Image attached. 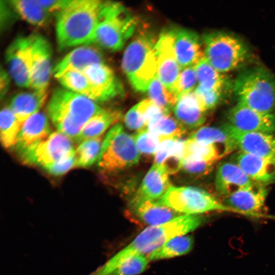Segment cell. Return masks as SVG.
<instances>
[{
  "label": "cell",
  "mask_w": 275,
  "mask_h": 275,
  "mask_svg": "<svg viewBox=\"0 0 275 275\" xmlns=\"http://www.w3.org/2000/svg\"><path fill=\"white\" fill-rule=\"evenodd\" d=\"M203 220L199 215L182 214L166 223L148 226L91 275H108L126 259L135 255L147 256L171 238L195 230Z\"/></svg>",
  "instance_id": "obj_1"
},
{
  "label": "cell",
  "mask_w": 275,
  "mask_h": 275,
  "mask_svg": "<svg viewBox=\"0 0 275 275\" xmlns=\"http://www.w3.org/2000/svg\"><path fill=\"white\" fill-rule=\"evenodd\" d=\"M103 1L72 0L57 13L56 32L61 49L93 43Z\"/></svg>",
  "instance_id": "obj_2"
},
{
  "label": "cell",
  "mask_w": 275,
  "mask_h": 275,
  "mask_svg": "<svg viewBox=\"0 0 275 275\" xmlns=\"http://www.w3.org/2000/svg\"><path fill=\"white\" fill-rule=\"evenodd\" d=\"M103 109L96 102L65 88H57L48 104V116L58 131L75 142L85 124Z\"/></svg>",
  "instance_id": "obj_3"
},
{
  "label": "cell",
  "mask_w": 275,
  "mask_h": 275,
  "mask_svg": "<svg viewBox=\"0 0 275 275\" xmlns=\"http://www.w3.org/2000/svg\"><path fill=\"white\" fill-rule=\"evenodd\" d=\"M156 42L154 37L150 33L141 32L133 39L124 52L123 70L132 86L138 91H147L156 76Z\"/></svg>",
  "instance_id": "obj_4"
},
{
  "label": "cell",
  "mask_w": 275,
  "mask_h": 275,
  "mask_svg": "<svg viewBox=\"0 0 275 275\" xmlns=\"http://www.w3.org/2000/svg\"><path fill=\"white\" fill-rule=\"evenodd\" d=\"M233 89L238 103L259 112L271 114L275 108V77L262 67L240 73Z\"/></svg>",
  "instance_id": "obj_5"
},
{
  "label": "cell",
  "mask_w": 275,
  "mask_h": 275,
  "mask_svg": "<svg viewBox=\"0 0 275 275\" xmlns=\"http://www.w3.org/2000/svg\"><path fill=\"white\" fill-rule=\"evenodd\" d=\"M135 17L123 5L103 1L93 43L111 51H119L134 33Z\"/></svg>",
  "instance_id": "obj_6"
},
{
  "label": "cell",
  "mask_w": 275,
  "mask_h": 275,
  "mask_svg": "<svg viewBox=\"0 0 275 275\" xmlns=\"http://www.w3.org/2000/svg\"><path fill=\"white\" fill-rule=\"evenodd\" d=\"M203 39L205 58L222 73L241 67L250 58L246 45L232 34L214 31L204 34Z\"/></svg>",
  "instance_id": "obj_7"
},
{
  "label": "cell",
  "mask_w": 275,
  "mask_h": 275,
  "mask_svg": "<svg viewBox=\"0 0 275 275\" xmlns=\"http://www.w3.org/2000/svg\"><path fill=\"white\" fill-rule=\"evenodd\" d=\"M140 154L134 137L126 132L122 125L116 124L102 141L98 166L105 172H117L136 164Z\"/></svg>",
  "instance_id": "obj_8"
},
{
  "label": "cell",
  "mask_w": 275,
  "mask_h": 275,
  "mask_svg": "<svg viewBox=\"0 0 275 275\" xmlns=\"http://www.w3.org/2000/svg\"><path fill=\"white\" fill-rule=\"evenodd\" d=\"M158 200L183 214L198 215L217 211L233 212L221 200L196 187L171 185Z\"/></svg>",
  "instance_id": "obj_9"
},
{
  "label": "cell",
  "mask_w": 275,
  "mask_h": 275,
  "mask_svg": "<svg viewBox=\"0 0 275 275\" xmlns=\"http://www.w3.org/2000/svg\"><path fill=\"white\" fill-rule=\"evenodd\" d=\"M71 140L55 131L46 138L29 147L19 154L21 160L28 165L47 167L75 154Z\"/></svg>",
  "instance_id": "obj_10"
},
{
  "label": "cell",
  "mask_w": 275,
  "mask_h": 275,
  "mask_svg": "<svg viewBox=\"0 0 275 275\" xmlns=\"http://www.w3.org/2000/svg\"><path fill=\"white\" fill-rule=\"evenodd\" d=\"M33 34L16 38L8 46L5 59L9 74L22 88L30 87Z\"/></svg>",
  "instance_id": "obj_11"
},
{
  "label": "cell",
  "mask_w": 275,
  "mask_h": 275,
  "mask_svg": "<svg viewBox=\"0 0 275 275\" xmlns=\"http://www.w3.org/2000/svg\"><path fill=\"white\" fill-rule=\"evenodd\" d=\"M155 50L157 58L156 77L168 90L176 95L182 68L175 56L171 30L164 31L160 35Z\"/></svg>",
  "instance_id": "obj_12"
},
{
  "label": "cell",
  "mask_w": 275,
  "mask_h": 275,
  "mask_svg": "<svg viewBox=\"0 0 275 275\" xmlns=\"http://www.w3.org/2000/svg\"><path fill=\"white\" fill-rule=\"evenodd\" d=\"M223 128L239 152L264 157H275V137L267 133L238 130L228 123Z\"/></svg>",
  "instance_id": "obj_13"
},
{
  "label": "cell",
  "mask_w": 275,
  "mask_h": 275,
  "mask_svg": "<svg viewBox=\"0 0 275 275\" xmlns=\"http://www.w3.org/2000/svg\"><path fill=\"white\" fill-rule=\"evenodd\" d=\"M228 124L244 131L272 134L275 132V115L255 111L237 103L227 114Z\"/></svg>",
  "instance_id": "obj_14"
},
{
  "label": "cell",
  "mask_w": 275,
  "mask_h": 275,
  "mask_svg": "<svg viewBox=\"0 0 275 275\" xmlns=\"http://www.w3.org/2000/svg\"><path fill=\"white\" fill-rule=\"evenodd\" d=\"M51 56L48 41L33 34L30 87L33 90L47 91L51 72Z\"/></svg>",
  "instance_id": "obj_15"
},
{
  "label": "cell",
  "mask_w": 275,
  "mask_h": 275,
  "mask_svg": "<svg viewBox=\"0 0 275 275\" xmlns=\"http://www.w3.org/2000/svg\"><path fill=\"white\" fill-rule=\"evenodd\" d=\"M268 193L267 186L255 183L225 198L222 202L233 212L257 216L264 209Z\"/></svg>",
  "instance_id": "obj_16"
},
{
  "label": "cell",
  "mask_w": 275,
  "mask_h": 275,
  "mask_svg": "<svg viewBox=\"0 0 275 275\" xmlns=\"http://www.w3.org/2000/svg\"><path fill=\"white\" fill-rule=\"evenodd\" d=\"M82 72L94 89L96 102L106 101L123 94L121 84L104 63L93 64Z\"/></svg>",
  "instance_id": "obj_17"
},
{
  "label": "cell",
  "mask_w": 275,
  "mask_h": 275,
  "mask_svg": "<svg viewBox=\"0 0 275 275\" xmlns=\"http://www.w3.org/2000/svg\"><path fill=\"white\" fill-rule=\"evenodd\" d=\"M129 211L137 221L148 226L166 223L183 214L161 203L158 200L133 198L129 203Z\"/></svg>",
  "instance_id": "obj_18"
},
{
  "label": "cell",
  "mask_w": 275,
  "mask_h": 275,
  "mask_svg": "<svg viewBox=\"0 0 275 275\" xmlns=\"http://www.w3.org/2000/svg\"><path fill=\"white\" fill-rule=\"evenodd\" d=\"M171 30L175 56L181 68L195 66L204 57L198 35L186 29L176 28Z\"/></svg>",
  "instance_id": "obj_19"
},
{
  "label": "cell",
  "mask_w": 275,
  "mask_h": 275,
  "mask_svg": "<svg viewBox=\"0 0 275 275\" xmlns=\"http://www.w3.org/2000/svg\"><path fill=\"white\" fill-rule=\"evenodd\" d=\"M234 160L253 182L266 186L275 182V157L238 152Z\"/></svg>",
  "instance_id": "obj_20"
},
{
  "label": "cell",
  "mask_w": 275,
  "mask_h": 275,
  "mask_svg": "<svg viewBox=\"0 0 275 275\" xmlns=\"http://www.w3.org/2000/svg\"><path fill=\"white\" fill-rule=\"evenodd\" d=\"M255 183L235 162H224L217 167L215 188L223 199L238 190L249 188Z\"/></svg>",
  "instance_id": "obj_21"
},
{
  "label": "cell",
  "mask_w": 275,
  "mask_h": 275,
  "mask_svg": "<svg viewBox=\"0 0 275 275\" xmlns=\"http://www.w3.org/2000/svg\"><path fill=\"white\" fill-rule=\"evenodd\" d=\"M101 53L96 48L84 45L79 46L67 54L53 68L55 77L69 71L82 72L95 64L103 63Z\"/></svg>",
  "instance_id": "obj_22"
},
{
  "label": "cell",
  "mask_w": 275,
  "mask_h": 275,
  "mask_svg": "<svg viewBox=\"0 0 275 275\" xmlns=\"http://www.w3.org/2000/svg\"><path fill=\"white\" fill-rule=\"evenodd\" d=\"M173 110L176 119L185 128L199 127L206 120V111L194 91L179 95Z\"/></svg>",
  "instance_id": "obj_23"
},
{
  "label": "cell",
  "mask_w": 275,
  "mask_h": 275,
  "mask_svg": "<svg viewBox=\"0 0 275 275\" xmlns=\"http://www.w3.org/2000/svg\"><path fill=\"white\" fill-rule=\"evenodd\" d=\"M51 133L47 117L44 114L39 112L31 116L22 124L13 148L19 154L33 144L46 138Z\"/></svg>",
  "instance_id": "obj_24"
},
{
  "label": "cell",
  "mask_w": 275,
  "mask_h": 275,
  "mask_svg": "<svg viewBox=\"0 0 275 275\" xmlns=\"http://www.w3.org/2000/svg\"><path fill=\"white\" fill-rule=\"evenodd\" d=\"M163 167L154 163L144 177L133 199L158 200L171 186L168 176Z\"/></svg>",
  "instance_id": "obj_25"
},
{
  "label": "cell",
  "mask_w": 275,
  "mask_h": 275,
  "mask_svg": "<svg viewBox=\"0 0 275 275\" xmlns=\"http://www.w3.org/2000/svg\"><path fill=\"white\" fill-rule=\"evenodd\" d=\"M46 97V91L21 92L13 97L9 107L22 126L29 118L39 113Z\"/></svg>",
  "instance_id": "obj_26"
},
{
  "label": "cell",
  "mask_w": 275,
  "mask_h": 275,
  "mask_svg": "<svg viewBox=\"0 0 275 275\" xmlns=\"http://www.w3.org/2000/svg\"><path fill=\"white\" fill-rule=\"evenodd\" d=\"M195 69L198 80L195 91H224L230 86L228 77L214 68L205 57L195 65Z\"/></svg>",
  "instance_id": "obj_27"
},
{
  "label": "cell",
  "mask_w": 275,
  "mask_h": 275,
  "mask_svg": "<svg viewBox=\"0 0 275 275\" xmlns=\"http://www.w3.org/2000/svg\"><path fill=\"white\" fill-rule=\"evenodd\" d=\"M120 117L121 114L118 111L103 109L85 124L75 142L80 143L85 140L101 136Z\"/></svg>",
  "instance_id": "obj_28"
},
{
  "label": "cell",
  "mask_w": 275,
  "mask_h": 275,
  "mask_svg": "<svg viewBox=\"0 0 275 275\" xmlns=\"http://www.w3.org/2000/svg\"><path fill=\"white\" fill-rule=\"evenodd\" d=\"M147 129L160 143L164 140L178 139L186 132V128L169 113H164L151 120Z\"/></svg>",
  "instance_id": "obj_29"
},
{
  "label": "cell",
  "mask_w": 275,
  "mask_h": 275,
  "mask_svg": "<svg viewBox=\"0 0 275 275\" xmlns=\"http://www.w3.org/2000/svg\"><path fill=\"white\" fill-rule=\"evenodd\" d=\"M194 243V238L190 235L177 236L148 254L147 257L149 261H156L182 256L192 250Z\"/></svg>",
  "instance_id": "obj_30"
},
{
  "label": "cell",
  "mask_w": 275,
  "mask_h": 275,
  "mask_svg": "<svg viewBox=\"0 0 275 275\" xmlns=\"http://www.w3.org/2000/svg\"><path fill=\"white\" fill-rule=\"evenodd\" d=\"M189 139L215 144L223 150L226 156L236 149L233 140L223 127L221 128L213 126L202 127L194 132Z\"/></svg>",
  "instance_id": "obj_31"
},
{
  "label": "cell",
  "mask_w": 275,
  "mask_h": 275,
  "mask_svg": "<svg viewBox=\"0 0 275 275\" xmlns=\"http://www.w3.org/2000/svg\"><path fill=\"white\" fill-rule=\"evenodd\" d=\"M226 155L217 145L197 141L188 138L185 141L184 158L216 162Z\"/></svg>",
  "instance_id": "obj_32"
},
{
  "label": "cell",
  "mask_w": 275,
  "mask_h": 275,
  "mask_svg": "<svg viewBox=\"0 0 275 275\" xmlns=\"http://www.w3.org/2000/svg\"><path fill=\"white\" fill-rule=\"evenodd\" d=\"M9 1L16 13L30 24L42 26L48 22L50 13L40 5L37 0Z\"/></svg>",
  "instance_id": "obj_33"
},
{
  "label": "cell",
  "mask_w": 275,
  "mask_h": 275,
  "mask_svg": "<svg viewBox=\"0 0 275 275\" xmlns=\"http://www.w3.org/2000/svg\"><path fill=\"white\" fill-rule=\"evenodd\" d=\"M56 78L64 88L85 96L96 102L94 89L82 72L69 71Z\"/></svg>",
  "instance_id": "obj_34"
},
{
  "label": "cell",
  "mask_w": 275,
  "mask_h": 275,
  "mask_svg": "<svg viewBox=\"0 0 275 275\" xmlns=\"http://www.w3.org/2000/svg\"><path fill=\"white\" fill-rule=\"evenodd\" d=\"M21 127L11 108L4 107L0 115V137L4 148L14 147Z\"/></svg>",
  "instance_id": "obj_35"
},
{
  "label": "cell",
  "mask_w": 275,
  "mask_h": 275,
  "mask_svg": "<svg viewBox=\"0 0 275 275\" xmlns=\"http://www.w3.org/2000/svg\"><path fill=\"white\" fill-rule=\"evenodd\" d=\"M102 141L101 135L80 142L75 150L76 167H88L98 160Z\"/></svg>",
  "instance_id": "obj_36"
},
{
  "label": "cell",
  "mask_w": 275,
  "mask_h": 275,
  "mask_svg": "<svg viewBox=\"0 0 275 275\" xmlns=\"http://www.w3.org/2000/svg\"><path fill=\"white\" fill-rule=\"evenodd\" d=\"M147 91L150 99L168 113L173 109L178 99L177 95L168 90L156 76Z\"/></svg>",
  "instance_id": "obj_37"
},
{
  "label": "cell",
  "mask_w": 275,
  "mask_h": 275,
  "mask_svg": "<svg viewBox=\"0 0 275 275\" xmlns=\"http://www.w3.org/2000/svg\"><path fill=\"white\" fill-rule=\"evenodd\" d=\"M185 149V141L179 138L162 141L154 154V163L160 165L165 161L174 158L184 159Z\"/></svg>",
  "instance_id": "obj_38"
},
{
  "label": "cell",
  "mask_w": 275,
  "mask_h": 275,
  "mask_svg": "<svg viewBox=\"0 0 275 275\" xmlns=\"http://www.w3.org/2000/svg\"><path fill=\"white\" fill-rule=\"evenodd\" d=\"M149 260L143 255H135L121 262L108 275H138L144 271Z\"/></svg>",
  "instance_id": "obj_39"
},
{
  "label": "cell",
  "mask_w": 275,
  "mask_h": 275,
  "mask_svg": "<svg viewBox=\"0 0 275 275\" xmlns=\"http://www.w3.org/2000/svg\"><path fill=\"white\" fill-rule=\"evenodd\" d=\"M134 137L136 147L140 153L146 155L155 154L160 141L147 128L138 131Z\"/></svg>",
  "instance_id": "obj_40"
},
{
  "label": "cell",
  "mask_w": 275,
  "mask_h": 275,
  "mask_svg": "<svg viewBox=\"0 0 275 275\" xmlns=\"http://www.w3.org/2000/svg\"><path fill=\"white\" fill-rule=\"evenodd\" d=\"M198 85V80L195 66L182 69L176 90V95H179L193 91Z\"/></svg>",
  "instance_id": "obj_41"
},
{
  "label": "cell",
  "mask_w": 275,
  "mask_h": 275,
  "mask_svg": "<svg viewBox=\"0 0 275 275\" xmlns=\"http://www.w3.org/2000/svg\"><path fill=\"white\" fill-rule=\"evenodd\" d=\"M215 163L184 158L182 169L193 175H207L212 171Z\"/></svg>",
  "instance_id": "obj_42"
},
{
  "label": "cell",
  "mask_w": 275,
  "mask_h": 275,
  "mask_svg": "<svg viewBox=\"0 0 275 275\" xmlns=\"http://www.w3.org/2000/svg\"><path fill=\"white\" fill-rule=\"evenodd\" d=\"M202 106L206 112L210 110L216 106L221 101L224 90H211L205 91H195L194 90Z\"/></svg>",
  "instance_id": "obj_43"
},
{
  "label": "cell",
  "mask_w": 275,
  "mask_h": 275,
  "mask_svg": "<svg viewBox=\"0 0 275 275\" xmlns=\"http://www.w3.org/2000/svg\"><path fill=\"white\" fill-rule=\"evenodd\" d=\"M136 104L143 117L146 127L154 118L164 113H169L164 111L150 99H144Z\"/></svg>",
  "instance_id": "obj_44"
},
{
  "label": "cell",
  "mask_w": 275,
  "mask_h": 275,
  "mask_svg": "<svg viewBox=\"0 0 275 275\" xmlns=\"http://www.w3.org/2000/svg\"><path fill=\"white\" fill-rule=\"evenodd\" d=\"M124 122L129 129L138 131L146 128V125L143 116L139 111L137 104L133 106L126 113Z\"/></svg>",
  "instance_id": "obj_45"
},
{
  "label": "cell",
  "mask_w": 275,
  "mask_h": 275,
  "mask_svg": "<svg viewBox=\"0 0 275 275\" xmlns=\"http://www.w3.org/2000/svg\"><path fill=\"white\" fill-rule=\"evenodd\" d=\"M74 167H76L75 153L70 157L47 167L45 170L51 175L59 176L65 174Z\"/></svg>",
  "instance_id": "obj_46"
},
{
  "label": "cell",
  "mask_w": 275,
  "mask_h": 275,
  "mask_svg": "<svg viewBox=\"0 0 275 275\" xmlns=\"http://www.w3.org/2000/svg\"><path fill=\"white\" fill-rule=\"evenodd\" d=\"M1 29H6L14 18V9L10 1H1Z\"/></svg>",
  "instance_id": "obj_47"
},
{
  "label": "cell",
  "mask_w": 275,
  "mask_h": 275,
  "mask_svg": "<svg viewBox=\"0 0 275 275\" xmlns=\"http://www.w3.org/2000/svg\"><path fill=\"white\" fill-rule=\"evenodd\" d=\"M72 0H37L40 5L48 13H58L66 6Z\"/></svg>",
  "instance_id": "obj_48"
},
{
  "label": "cell",
  "mask_w": 275,
  "mask_h": 275,
  "mask_svg": "<svg viewBox=\"0 0 275 275\" xmlns=\"http://www.w3.org/2000/svg\"><path fill=\"white\" fill-rule=\"evenodd\" d=\"M9 84L8 74L3 69L1 70V98H2L6 94Z\"/></svg>",
  "instance_id": "obj_49"
}]
</instances>
